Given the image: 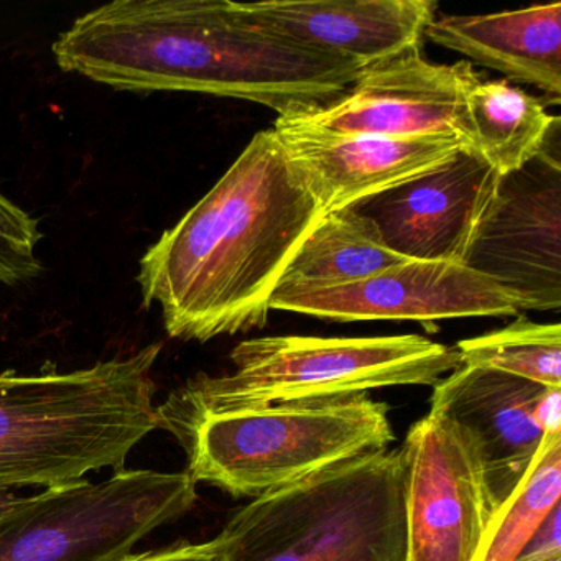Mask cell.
<instances>
[{"instance_id": "6da1fadb", "label": "cell", "mask_w": 561, "mask_h": 561, "mask_svg": "<svg viewBox=\"0 0 561 561\" xmlns=\"http://www.w3.org/2000/svg\"><path fill=\"white\" fill-rule=\"evenodd\" d=\"M65 73L117 91H182L308 116L346 96L364 65L268 34L231 0H116L54 44Z\"/></svg>"}, {"instance_id": "7a4b0ae2", "label": "cell", "mask_w": 561, "mask_h": 561, "mask_svg": "<svg viewBox=\"0 0 561 561\" xmlns=\"http://www.w3.org/2000/svg\"><path fill=\"white\" fill-rule=\"evenodd\" d=\"M323 216L274 130H261L140 259L144 305L162 308L175 340L261 330L288 264Z\"/></svg>"}, {"instance_id": "3957f363", "label": "cell", "mask_w": 561, "mask_h": 561, "mask_svg": "<svg viewBox=\"0 0 561 561\" xmlns=\"http://www.w3.org/2000/svg\"><path fill=\"white\" fill-rule=\"evenodd\" d=\"M162 344L73 373H0V488H65L123 471L157 430L152 369Z\"/></svg>"}, {"instance_id": "277c9868", "label": "cell", "mask_w": 561, "mask_h": 561, "mask_svg": "<svg viewBox=\"0 0 561 561\" xmlns=\"http://www.w3.org/2000/svg\"><path fill=\"white\" fill-rule=\"evenodd\" d=\"M232 373L198 376L157 407L160 423L291 402L346 399L396 386H435L461 366L456 347L416 334L267 336L232 350Z\"/></svg>"}, {"instance_id": "5b68a950", "label": "cell", "mask_w": 561, "mask_h": 561, "mask_svg": "<svg viewBox=\"0 0 561 561\" xmlns=\"http://www.w3.org/2000/svg\"><path fill=\"white\" fill-rule=\"evenodd\" d=\"M399 449L321 469L252 499L219 531V561H405Z\"/></svg>"}, {"instance_id": "8992f818", "label": "cell", "mask_w": 561, "mask_h": 561, "mask_svg": "<svg viewBox=\"0 0 561 561\" xmlns=\"http://www.w3.org/2000/svg\"><path fill=\"white\" fill-rule=\"evenodd\" d=\"M188 456L198 484L257 499L321 469L389 449V405L367 393L160 423Z\"/></svg>"}, {"instance_id": "52a82bcc", "label": "cell", "mask_w": 561, "mask_h": 561, "mask_svg": "<svg viewBox=\"0 0 561 561\" xmlns=\"http://www.w3.org/2000/svg\"><path fill=\"white\" fill-rule=\"evenodd\" d=\"M188 472L123 469L45 489L0 520V561H117L196 504Z\"/></svg>"}, {"instance_id": "ba28073f", "label": "cell", "mask_w": 561, "mask_h": 561, "mask_svg": "<svg viewBox=\"0 0 561 561\" xmlns=\"http://www.w3.org/2000/svg\"><path fill=\"white\" fill-rule=\"evenodd\" d=\"M405 561H481L497 505L474 436L430 410L400 448Z\"/></svg>"}, {"instance_id": "9c48e42d", "label": "cell", "mask_w": 561, "mask_h": 561, "mask_svg": "<svg viewBox=\"0 0 561 561\" xmlns=\"http://www.w3.org/2000/svg\"><path fill=\"white\" fill-rule=\"evenodd\" d=\"M560 124L534 160L502 175L462 265L514 295L524 310L561 305Z\"/></svg>"}, {"instance_id": "30bf717a", "label": "cell", "mask_w": 561, "mask_h": 561, "mask_svg": "<svg viewBox=\"0 0 561 561\" xmlns=\"http://www.w3.org/2000/svg\"><path fill=\"white\" fill-rule=\"evenodd\" d=\"M272 310L320 320L420 321L512 317L524 311L504 288L462 264L405 261L364 280L324 288H277Z\"/></svg>"}, {"instance_id": "8fae6325", "label": "cell", "mask_w": 561, "mask_h": 561, "mask_svg": "<svg viewBox=\"0 0 561 561\" xmlns=\"http://www.w3.org/2000/svg\"><path fill=\"white\" fill-rule=\"evenodd\" d=\"M501 179L484 157L462 147L436 169L351 208L400 257L462 264Z\"/></svg>"}, {"instance_id": "7c38bea8", "label": "cell", "mask_w": 561, "mask_h": 561, "mask_svg": "<svg viewBox=\"0 0 561 561\" xmlns=\"http://www.w3.org/2000/svg\"><path fill=\"white\" fill-rule=\"evenodd\" d=\"M275 136L324 215L416 179L466 147L446 134L382 137L337 133L308 116L278 117Z\"/></svg>"}, {"instance_id": "4fadbf2b", "label": "cell", "mask_w": 561, "mask_h": 561, "mask_svg": "<svg viewBox=\"0 0 561 561\" xmlns=\"http://www.w3.org/2000/svg\"><path fill=\"white\" fill-rule=\"evenodd\" d=\"M481 81L469 61L432 64L420 48L366 65L346 96L313 123L337 133L382 137L446 134L469 147L466 100Z\"/></svg>"}, {"instance_id": "5bb4252c", "label": "cell", "mask_w": 561, "mask_h": 561, "mask_svg": "<svg viewBox=\"0 0 561 561\" xmlns=\"http://www.w3.org/2000/svg\"><path fill=\"white\" fill-rule=\"evenodd\" d=\"M245 21L294 44L364 67L420 48L435 21L432 0L236 2Z\"/></svg>"}, {"instance_id": "9a60e30c", "label": "cell", "mask_w": 561, "mask_h": 561, "mask_svg": "<svg viewBox=\"0 0 561 561\" xmlns=\"http://www.w3.org/2000/svg\"><path fill=\"white\" fill-rule=\"evenodd\" d=\"M543 389L512 374L466 364L433 386L432 412L455 420L478 442L497 508L517 488L543 439L531 420Z\"/></svg>"}, {"instance_id": "2e32d148", "label": "cell", "mask_w": 561, "mask_h": 561, "mask_svg": "<svg viewBox=\"0 0 561 561\" xmlns=\"http://www.w3.org/2000/svg\"><path fill=\"white\" fill-rule=\"evenodd\" d=\"M425 37L511 80L561 96V2L485 15L435 19Z\"/></svg>"}, {"instance_id": "e0dca14e", "label": "cell", "mask_w": 561, "mask_h": 561, "mask_svg": "<svg viewBox=\"0 0 561 561\" xmlns=\"http://www.w3.org/2000/svg\"><path fill=\"white\" fill-rule=\"evenodd\" d=\"M469 149L484 157L501 175L527 165L543 149L560 119L508 81H479L466 100Z\"/></svg>"}, {"instance_id": "ac0fdd59", "label": "cell", "mask_w": 561, "mask_h": 561, "mask_svg": "<svg viewBox=\"0 0 561 561\" xmlns=\"http://www.w3.org/2000/svg\"><path fill=\"white\" fill-rule=\"evenodd\" d=\"M409 259L389 251L353 208L328 213L291 259L277 288H324L364 280Z\"/></svg>"}, {"instance_id": "d6986e66", "label": "cell", "mask_w": 561, "mask_h": 561, "mask_svg": "<svg viewBox=\"0 0 561 561\" xmlns=\"http://www.w3.org/2000/svg\"><path fill=\"white\" fill-rule=\"evenodd\" d=\"M561 433L543 435L530 468L495 511L481 561H514L541 522L560 504Z\"/></svg>"}, {"instance_id": "ffe728a7", "label": "cell", "mask_w": 561, "mask_h": 561, "mask_svg": "<svg viewBox=\"0 0 561 561\" xmlns=\"http://www.w3.org/2000/svg\"><path fill=\"white\" fill-rule=\"evenodd\" d=\"M455 347L466 366L501 370L541 387H561V327L558 323H534L518 317L501 330L459 341Z\"/></svg>"}, {"instance_id": "44dd1931", "label": "cell", "mask_w": 561, "mask_h": 561, "mask_svg": "<svg viewBox=\"0 0 561 561\" xmlns=\"http://www.w3.org/2000/svg\"><path fill=\"white\" fill-rule=\"evenodd\" d=\"M41 239L37 219L0 193V261L15 275L19 285L34 280L44 271L35 255Z\"/></svg>"}, {"instance_id": "7402d4cb", "label": "cell", "mask_w": 561, "mask_h": 561, "mask_svg": "<svg viewBox=\"0 0 561 561\" xmlns=\"http://www.w3.org/2000/svg\"><path fill=\"white\" fill-rule=\"evenodd\" d=\"M561 505H554L514 561H561Z\"/></svg>"}, {"instance_id": "603a6c76", "label": "cell", "mask_w": 561, "mask_h": 561, "mask_svg": "<svg viewBox=\"0 0 561 561\" xmlns=\"http://www.w3.org/2000/svg\"><path fill=\"white\" fill-rule=\"evenodd\" d=\"M117 561H219V545L216 538L203 543L180 540L157 550L130 551Z\"/></svg>"}, {"instance_id": "cb8c5ba5", "label": "cell", "mask_w": 561, "mask_h": 561, "mask_svg": "<svg viewBox=\"0 0 561 561\" xmlns=\"http://www.w3.org/2000/svg\"><path fill=\"white\" fill-rule=\"evenodd\" d=\"M561 387H547L538 397L531 420L543 435L561 433Z\"/></svg>"}, {"instance_id": "d4e9b609", "label": "cell", "mask_w": 561, "mask_h": 561, "mask_svg": "<svg viewBox=\"0 0 561 561\" xmlns=\"http://www.w3.org/2000/svg\"><path fill=\"white\" fill-rule=\"evenodd\" d=\"M27 497L15 494L12 489L0 488V520L11 514L15 507L22 504Z\"/></svg>"}, {"instance_id": "484cf974", "label": "cell", "mask_w": 561, "mask_h": 561, "mask_svg": "<svg viewBox=\"0 0 561 561\" xmlns=\"http://www.w3.org/2000/svg\"><path fill=\"white\" fill-rule=\"evenodd\" d=\"M0 284L11 285V287H14V285H19L15 275L12 274L11 271H9L8 265H5L2 261H0Z\"/></svg>"}]
</instances>
